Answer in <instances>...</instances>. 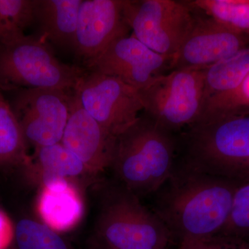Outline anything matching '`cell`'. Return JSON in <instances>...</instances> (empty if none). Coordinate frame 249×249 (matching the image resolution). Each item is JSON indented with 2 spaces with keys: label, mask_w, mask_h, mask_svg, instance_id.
I'll list each match as a JSON object with an SVG mask.
<instances>
[{
  "label": "cell",
  "mask_w": 249,
  "mask_h": 249,
  "mask_svg": "<svg viewBox=\"0 0 249 249\" xmlns=\"http://www.w3.org/2000/svg\"><path fill=\"white\" fill-rule=\"evenodd\" d=\"M124 0H83L78 13L73 51L89 69L109 45L131 30L124 12Z\"/></svg>",
  "instance_id": "obj_10"
},
{
  "label": "cell",
  "mask_w": 249,
  "mask_h": 249,
  "mask_svg": "<svg viewBox=\"0 0 249 249\" xmlns=\"http://www.w3.org/2000/svg\"><path fill=\"white\" fill-rule=\"evenodd\" d=\"M185 1L193 10L201 11L228 29L249 36V0Z\"/></svg>",
  "instance_id": "obj_18"
},
{
  "label": "cell",
  "mask_w": 249,
  "mask_h": 249,
  "mask_svg": "<svg viewBox=\"0 0 249 249\" xmlns=\"http://www.w3.org/2000/svg\"><path fill=\"white\" fill-rule=\"evenodd\" d=\"M34 20L35 0H0V44L26 36Z\"/></svg>",
  "instance_id": "obj_19"
},
{
  "label": "cell",
  "mask_w": 249,
  "mask_h": 249,
  "mask_svg": "<svg viewBox=\"0 0 249 249\" xmlns=\"http://www.w3.org/2000/svg\"><path fill=\"white\" fill-rule=\"evenodd\" d=\"M204 242L207 249H249V242L224 235H217Z\"/></svg>",
  "instance_id": "obj_24"
},
{
  "label": "cell",
  "mask_w": 249,
  "mask_h": 249,
  "mask_svg": "<svg viewBox=\"0 0 249 249\" xmlns=\"http://www.w3.org/2000/svg\"><path fill=\"white\" fill-rule=\"evenodd\" d=\"M30 160L19 121L0 89V167L27 165Z\"/></svg>",
  "instance_id": "obj_17"
},
{
  "label": "cell",
  "mask_w": 249,
  "mask_h": 249,
  "mask_svg": "<svg viewBox=\"0 0 249 249\" xmlns=\"http://www.w3.org/2000/svg\"><path fill=\"white\" fill-rule=\"evenodd\" d=\"M206 69L173 70L139 90L145 115L173 134L196 124L202 113Z\"/></svg>",
  "instance_id": "obj_6"
},
{
  "label": "cell",
  "mask_w": 249,
  "mask_h": 249,
  "mask_svg": "<svg viewBox=\"0 0 249 249\" xmlns=\"http://www.w3.org/2000/svg\"><path fill=\"white\" fill-rule=\"evenodd\" d=\"M249 74L248 46L206 69L204 104L212 98L235 89Z\"/></svg>",
  "instance_id": "obj_16"
},
{
  "label": "cell",
  "mask_w": 249,
  "mask_h": 249,
  "mask_svg": "<svg viewBox=\"0 0 249 249\" xmlns=\"http://www.w3.org/2000/svg\"><path fill=\"white\" fill-rule=\"evenodd\" d=\"M177 249H207V248L202 241L184 239L178 242Z\"/></svg>",
  "instance_id": "obj_26"
},
{
  "label": "cell",
  "mask_w": 249,
  "mask_h": 249,
  "mask_svg": "<svg viewBox=\"0 0 249 249\" xmlns=\"http://www.w3.org/2000/svg\"><path fill=\"white\" fill-rule=\"evenodd\" d=\"M15 229L8 216L0 211V249H8L14 239Z\"/></svg>",
  "instance_id": "obj_25"
},
{
  "label": "cell",
  "mask_w": 249,
  "mask_h": 249,
  "mask_svg": "<svg viewBox=\"0 0 249 249\" xmlns=\"http://www.w3.org/2000/svg\"><path fill=\"white\" fill-rule=\"evenodd\" d=\"M74 90L85 110L115 137L134 124L143 110L138 89L94 70L86 69Z\"/></svg>",
  "instance_id": "obj_8"
},
{
  "label": "cell",
  "mask_w": 249,
  "mask_h": 249,
  "mask_svg": "<svg viewBox=\"0 0 249 249\" xmlns=\"http://www.w3.org/2000/svg\"><path fill=\"white\" fill-rule=\"evenodd\" d=\"M126 22L136 38L156 53L173 58L195 21L186 1L124 0Z\"/></svg>",
  "instance_id": "obj_7"
},
{
  "label": "cell",
  "mask_w": 249,
  "mask_h": 249,
  "mask_svg": "<svg viewBox=\"0 0 249 249\" xmlns=\"http://www.w3.org/2000/svg\"><path fill=\"white\" fill-rule=\"evenodd\" d=\"M73 90H18L11 105L27 144L36 149L61 142L70 116Z\"/></svg>",
  "instance_id": "obj_9"
},
{
  "label": "cell",
  "mask_w": 249,
  "mask_h": 249,
  "mask_svg": "<svg viewBox=\"0 0 249 249\" xmlns=\"http://www.w3.org/2000/svg\"><path fill=\"white\" fill-rule=\"evenodd\" d=\"M83 0H35V20L42 40L61 49L74 45Z\"/></svg>",
  "instance_id": "obj_14"
},
{
  "label": "cell",
  "mask_w": 249,
  "mask_h": 249,
  "mask_svg": "<svg viewBox=\"0 0 249 249\" xmlns=\"http://www.w3.org/2000/svg\"><path fill=\"white\" fill-rule=\"evenodd\" d=\"M242 180L202 173L181 160L155 193L152 211L177 243L184 239L205 242L225 226Z\"/></svg>",
  "instance_id": "obj_1"
},
{
  "label": "cell",
  "mask_w": 249,
  "mask_h": 249,
  "mask_svg": "<svg viewBox=\"0 0 249 249\" xmlns=\"http://www.w3.org/2000/svg\"><path fill=\"white\" fill-rule=\"evenodd\" d=\"M244 179L247 181H249V164L245 170V174H244Z\"/></svg>",
  "instance_id": "obj_27"
},
{
  "label": "cell",
  "mask_w": 249,
  "mask_h": 249,
  "mask_svg": "<svg viewBox=\"0 0 249 249\" xmlns=\"http://www.w3.org/2000/svg\"><path fill=\"white\" fill-rule=\"evenodd\" d=\"M116 140L85 110L73 89L62 145L83 162L88 172L97 174L110 168Z\"/></svg>",
  "instance_id": "obj_13"
},
{
  "label": "cell",
  "mask_w": 249,
  "mask_h": 249,
  "mask_svg": "<svg viewBox=\"0 0 249 249\" xmlns=\"http://www.w3.org/2000/svg\"><path fill=\"white\" fill-rule=\"evenodd\" d=\"M185 130L182 161L202 173L247 181L249 110L204 116Z\"/></svg>",
  "instance_id": "obj_3"
},
{
  "label": "cell",
  "mask_w": 249,
  "mask_h": 249,
  "mask_svg": "<svg viewBox=\"0 0 249 249\" xmlns=\"http://www.w3.org/2000/svg\"><path fill=\"white\" fill-rule=\"evenodd\" d=\"M37 209L46 225L55 231H65L79 222L83 204L74 187L62 178L44 186Z\"/></svg>",
  "instance_id": "obj_15"
},
{
  "label": "cell",
  "mask_w": 249,
  "mask_h": 249,
  "mask_svg": "<svg viewBox=\"0 0 249 249\" xmlns=\"http://www.w3.org/2000/svg\"><path fill=\"white\" fill-rule=\"evenodd\" d=\"M249 44V36L231 30L206 15H195L193 27L172 58L170 69L208 68Z\"/></svg>",
  "instance_id": "obj_12"
},
{
  "label": "cell",
  "mask_w": 249,
  "mask_h": 249,
  "mask_svg": "<svg viewBox=\"0 0 249 249\" xmlns=\"http://www.w3.org/2000/svg\"><path fill=\"white\" fill-rule=\"evenodd\" d=\"M14 239L17 249H71L55 231L30 219L18 222Z\"/></svg>",
  "instance_id": "obj_21"
},
{
  "label": "cell",
  "mask_w": 249,
  "mask_h": 249,
  "mask_svg": "<svg viewBox=\"0 0 249 249\" xmlns=\"http://www.w3.org/2000/svg\"><path fill=\"white\" fill-rule=\"evenodd\" d=\"M172 58L156 53L133 35L113 42L88 70H94L140 90L170 69Z\"/></svg>",
  "instance_id": "obj_11"
},
{
  "label": "cell",
  "mask_w": 249,
  "mask_h": 249,
  "mask_svg": "<svg viewBox=\"0 0 249 249\" xmlns=\"http://www.w3.org/2000/svg\"><path fill=\"white\" fill-rule=\"evenodd\" d=\"M174 134L146 115L116 137L110 168L119 186L139 198L155 195L176 164Z\"/></svg>",
  "instance_id": "obj_2"
},
{
  "label": "cell",
  "mask_w": 249,
  "mask_h": 249,
  "mask_svg": "<svg viewBox=\"0 0 249 249\" xmlns=\"http://www.w3.org/2000/svg\"><path fill=\"white\" fill-rule=\"evenodd\" d=\"M241 110H249V74L235 89L206 101L203 106L200 118Z\"/></svg>",
  "instance_id": "obj_23"
},
{
  "label": "cell",
  "mask_w": 249,
  "mask_h": 249,
  "mask_svg": "<svg viewBox=\"0 0 249 249\" xmlns=\"http://www.w3.org/2000/svg\"><path fill=\"white\" fill-rule=\"evenodd\" d=\"M218 235L249 242V181L237 187L227 222Z\"/></svg>",
  "instance_id": "obj_22"
},
{
  "label": "cell",
  "mask_w": 249,
  "mask_h": 249,
  "mask_svg": "<svg viewBox=\"0 0 249 249\" xmlns=\"http://www.w3.org/2000/svg\"><path fill=\"white\" fill-rule=\"evenodd\" d=\"M35 159L41 175L67 178L88 172L83 162L61 142L36 149Z\"/></svg>",
  "instance_id": "obj_20"
},
{
  "label": "cell",
  "mask_w": 249,
  "mask_h": 249,
  "mask_svg": "<svg viewBox=\"0 0 249 249\" xmlns=\"http://www.w3.org/2000/svg\"><path fill=\"white\" fill-rule=\"evenodd\" d=\"M86 69L60 62L49 44L24 36L0 44V89L49 88L71 91Z\"/></svg>",
  "instance_id": "obj_5"
},
{
  "label": "cell",
  "mask_w": 249,
  "mask_h": 249,
  "mask_svg": "<svg viewBox=\"0 0 249 249\" xmlns=\"http://www.w3.org/2000/svg\"><path fill=\"white\" fill-rule=\"evenodd\" d=\"M91 249H172L168 229L140 198L121 186L105 196Z\"/></svg>",
  "instance_id": "obj_4"
}]
</instances>
